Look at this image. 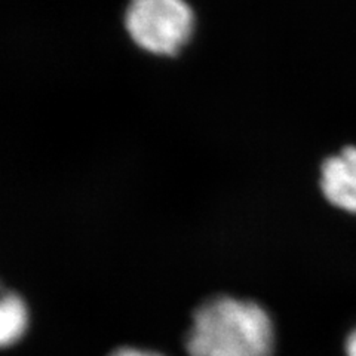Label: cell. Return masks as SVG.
<instances>
[{"instance_id":"5","label":"cell","mask_w":356,"mask_h":356,"mask_svg":"<svg viewBox=\"0 0 356 356\" xmlns=\"http://www.w3.org/2000/svg\"><path fill=\"white\" fill-rule=\"evenodd\" d=\"M110 356H162V355L152 352V350H143V349H136V348H120L111 353Z\"/></svg>"},{"instance_id":"1","label":"cell","mask_w":356,"mask_h":356,"mask_svg":"<svg viewBox=\"0 0 356 356\" xmlns=\"http://www.w3.org/2000/svg\"><path fill=\"white\" fill-rule=\"evenodd\" d=\"M184 344L191 356H272L275 330L260 305L218 296L195 310Z\"/></svg>"},{"instance_id":"2","label":"cell","mask_w":356,"mask_h":356,"mask_svg":"<svg viewBox=\"0 0 356 356\" xmlns=\"http://www.w3.org/2000/svg\"><path fill=\"white\" fill-rule=\"evenodd\" d=\"M125 26L140 48L175 55L191 39L195 17L184 0H131Z\"/></svg>"},{"instance_id":"4","label":"cell","mask_w":356,"mask_h":356,"mask_svg":"<svg viewBox=\"0 0 356 356\" xmlns=\"http://www.w3.org/2000/svg\"><path fill=\"white\" fill-rule=\"evenodd\" d=\"M29 327V310L22 298L14 293L0 297V349L14 346Z\"/></svg>"},{"instance_id":"6","label":"cell","mask_w":356,"mask_h":356,"mask_svg":"<svg viewBox=\"0 0 356 356\" xmlns=\"http://www.w3.org/2000/svg\"><path fill=\"white\" fill-rule=\"evenodd\" d=\"M346 356H356V328L350 332L346 341Z\"/></svg>"},{"instance_id":"3","label":"cell","mask_w":356,"mask_h":356,"mask_svg":"<svg viewBox=\"0 0 356 356\" xmlns=\"http://www.w3.org/2000/svg\"><path fill=\"white\" fill-rule=\"evenodd\" d=\"M321 188L331 205L356 214V147L343 149L322 163Z\"/></svg>"}]
</instances>
